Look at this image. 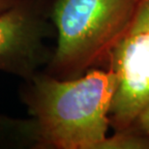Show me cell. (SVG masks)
Returning <instances> with one entry per match:
<instances>
[{
    "instance_id": "cell-2",
    "label": "cell",
    "mask_w": 149,
    "mask_h": 149,
    "mask_svg": "<svg viewBox=\"0 0 149 149\" xmlns=\"http://www.w3.org/2000/svg\"><path fill=\"white\" fill-rule=\"evenodd\" d=\"M139 0H55L49 12L57 45L47 74L60 79L82 76L109 61L126 36Z\"/></svg>"
},
{
    "instance_id": "cell-1",
    "label": "cell",
    "mask_w": 149,
    "mask_h": 149,
    "mask_svg": "<svg viewBox=\"0 0 149 149\" xmlns=\"http://www.w3.org/2000/svg\"><path fill=\"white\" fill-rule=\"evenodd\" d=\"M116 74L90 69L60 79L37 73L25 80L22 99L31 116L29 136L39 149H99L107 138Z\"/></svg>"
},
{
    "instance_id": "cell-5",
    "label": "cell",
    "mask_w": 149,
    "mask_h": 149,
    "mask_svg": "<svg viewBox=\"0 0 149 149\" xmlns=\"http://www.w3.org/2000/svg\"><path fill=\"white\" fill-rule=\"evenodd\" d=\"M99 149H149V136H141L131 130L116 131L101 143Z\"/></svg>"
},
{
    "instance_id": "cell-8",
    "label": "cell",
    "mask_w": 149,
    "mask_h": 149,
    "mask_svg": "<svg viewBox=\"0 0 149 149\" xmlns=\"http://www.w3.org/2000/svg\"><path fill=\"white\" fill-rule=\"evenodd\" d=\"M19 0H0V13L12 7Z\"/></svg>"
},
{
    "instance_id": "cell-7",
    "label": "cell",
    "mask_w": 149,
    "mask_h": 149,
    "mask_svg": "<svg viewBox=\"0 0 149 149\" xmlns=\"http://www.w3.org/2000/svg\"><path fill=\"white\" fill-rule=\"evenodd\" d=\"M135 123L143 135L149 136V106L141 112Z\"/></svg>"
},
{
    "instance_id": "cell-3",
    "label": "cell",
    "mask_w": 149,
    "mask_h": 149,
    "mask_svg": "<svg viewBox=\"0 0 149 149\" xmlns=\"http://www.w3.org/2000/svg\"><path fill=\"white\" fill-rule=\"evenodd\" d=\"M54 26L45 0H19L0 13V71L28 80L47 65Z\"/></svg>"
},
{
    "instance_id": "cell-6",
    "label": "cell",
    "mask_w": 149,
    "mask_h": 149,
    "mask_svg": "<svg viewBox=\"0 0 149 149\" xmlns=\"http://www.w3.org/2000/svg\"><path fill=\"white\" fill-rule=\"evenodd\" d=\"M142 31H149V0L139 1L135 16L126 36Z\"/></svg>"
},
{
    "instance_id": "cell-4",
    "label": "cell",
    "mask_w": 149,
    "mask_h": 149,
    "mask_svg": "<svg viewBox=\"0 0 149 149\" xmlns=\"http://www.w3.org/2000/svg\"><path fill=\"white\" fill-rule=\"evenodd\" d=\"M109 62L117 81L109 120L116 131L128 130L149 106V31L124 37Z\"/></svg>"
}]
</instances>
